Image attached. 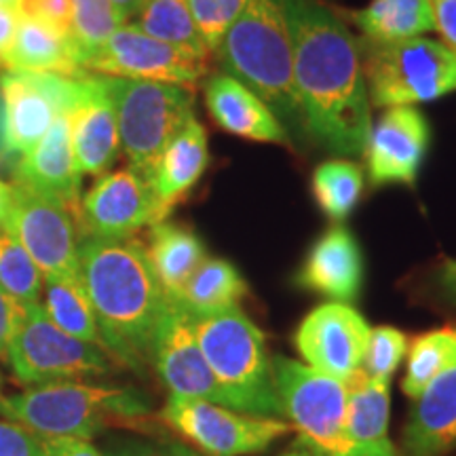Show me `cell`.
<instances>
[{"label":"cell","instance_id":"cell-1","mask_svg":"<svg viewBox=\"0 0 456 456\" xmlns=\"http://www.w3.org/2000/svg\"><path fill=\"white\" fill-rule=\"evenodd\" d=\"M302 131L338 157L363 155L372 127L362 45L319 0H285Z\"/></svg>","mask_w":456,"mask_h":456},{"label":"cell","instance_id":"cell-2","mask_svg":"<svg viewBox=\"0 0 456 456\" xmlns=\"http://www.w3.org/2000/svg\"><path fill=\"white\" fill-rule=\"evenodd\" d=\"M78 266L106 353L142 374L151 363L152 340L169 298L146 243L134 237H83Z\"/></svg>","mask_w":456,"mask_h":456},{"label":"cell","instance_id":"cell-3","mask_svg":"<svg viewBox=\"0 0 456 456\" xmlns=\"http://www.w3.org/2000/svg\"><path fill=\"white\" fill-rule=\"evenodd\" d=\"M226 74L252 89L283 125L302 129L285 0H245L216 47Z\"/></svg>","mask_w":456,"mask_h":456},{"label":"cell","instance_id":"cell-4","mask_svg":"<svg viewBox=\"0 0 456 456\" xmlns=\"http://www.w3.org/2000/svg\"><path fill=\"white\" fill-rule=\"evenodd\" d=\"M152 410L146 393L134 387L57 380L28 387L15 395L0 393V419L21 425L41 440H91L112 419H140Z\"/></svg>","mask_w":456,"mask_h":456},{"label":"cell","instance_id":"cell-5","mask_svg":"<svg viewBox=\"0 0 456 456\" xmlns=\"http://www.w3.org/2000/svg\"><path fill=\"white\" fill-rule=\"evenodd\" d=\"M192 322L205 362L231 397L232 410L283 419L266 338L241 306L214 315H192Z\"/></svg>","mask_w":456,"mask_h":456},{"label":"cell","instance_id":"cell-6","mask_svg":"<svg viewBox=\"0 0 456 456\" xmlns=\"http://www.w3.org/2000/svg\"><path fill=\"white\" fill-rule=\"evenodd\" d=\"M114 112L129 167L148 180L163 148L195 117V91L184 85L100 74Z\"/></svg>","mask_w":456,"mask_h":456},{"label":"cell","instance_id":"cell-7","mask_svg":"<svg viewBox=\"0 0 456 456\" xmlns=\"http://www.w3.org/2000/svg\"><path fill=\"white\" fill-rule=\"evenodd\" d=\"M362 57L370 104L376 108L425 104L456 91V53L433 38L368 41Z\"/></svg>","mask_w":456,"mask_h":456},{"label":"cell","instance_id":"cell-8","mask_svg":"<svg viewBox=\"0 0 456 456\" xmlns=\"http://www.w3.org/2000/svg\"><path fill=\"white\" fill-rule=\"evenodd\" d=\"M273 372L298 446L313 456H363L346 429L349 383L283 355L273 357Z\"/></svg>","mask_w":456,"mask_h":456},{"label":"cell","instance_id":"cell-9","mask_svg":"<svg viewBox=\"0 0 456 456\" xmlns=\"http://www.w3.org/2000/svg\"><path fill=\"white\" fill-rule=\"evenodd\" d=\"M4 359L13 379L24 387L112 374L110 355L102 346L66 334L51 322L41 305L24 309Z\"/></svg>","mask_w":456,"mask_h":456},{"label":"cell","instance_id":"cell-10","mask_svg":"<svg viewBox=\"0 0 456 456\" xmlns=\"http://www.w3.org/2000/svg\"><path fill=\"white\" fill-rule=\"evenodd\" d=\"M159 416L209 456L260 454L294 431L283 419L252 416L205 399L180 395H169Z\"/></svg>","mask_w":456,"mask_h":456},{"label":"cell","instance_id":"cell-11","mask_svg":"<svg viewBox=\"0 0 456 456\" xmlns=\"http://www.w3.org/2000/svg\"><path fill=\"white\" fill-rule=\"evenodd\" d=\"M3 231L30 254L45 277H81L77 220L61 203L15 184Z\"/></svg>","mask_w":456,"mask_h":456},{"label":"cell","instance_id":"cell-12","mask_svg":"<svg viewBox=\"0 0 456 456\" xmlns=\"http://www.w3.org/2000/svg\"><path fill=\"white\" fill-rule=\"evenodd\" d=\"M151 363L169 389V395L205 399L232 410L231 397L205 362L195 334L192 313L174 296L167 298V306L159 322L152 340Z\"/></svg>","mask_w":456,"mask_h":456},{"label":"cell","instance_id":"cell-13","mask_svg":"<svg viewBox=\"0 0 456 456\" xmlns=\"http://www.w3.org/2000/svg\"><path fill=\"white\" fill-rule=\"evenodd\" d=\"M370 330L355 306L330 300L302 319L294 346L309 368L349 383L363 366Z\"/></svg>","mask_w":456,"mask_h":456},{"label":"cell","instance_id":"cell-14","mask_svg":"<svg viewBox=\"0 0 456 456\" xmlns=\"http://www.w3.org/2000/svg\"><path fill=\"white\" fill-rule=\"evenodd\" d=\"M83 70L192 87L208 74V60L157 41L134 24H123Z\"/></svg>","mask_w":456,"mask_h":456},{"label":"cell","instance_id":"cell-15","mask_svg":"<svg viewBox=\"0 0 456 456\" xmlns=\"http://www.w3.org/2000/svg\"><path fill=\"white\" fill-rule=\"evenodd\" d=\"M163 220L148 180L129 167L100 175L81 197L77 224L83 237L131 239Z\"/></svg>","mask_w":456,"mask_h":456},{"label":"cell","instance_id":"cell-16","mask_svg":"<svg viewBox=\"0 0 456 456\" xmlns=\"http://www.w3.org/2000/svg\"><path fill=\"white\" fill-rule=\"evenodd\" d=\"M431 144V125L416 106H391L370 127L366 157L372 186H414Z\"/></svg>","mask_w":456,"mask_h":456},{"label":"cell","instance_id":"cell-17","mask_svg":"<svg viewBox=\"0 0 456 456\" xmlns=\"http://www.w3.org/2000/svg\"><path fill=\"white\" fill-rule=\"evenodd\" d=\"M363 252L346 226L336 224L323 231L294 275V285L332 302H355L363 285Z\"/></svg>","mask_w":456,"mask_h":456},{"label":"cell","instance_id":"cell-18","mask_svg":"<svg viewBox=\"0 0 456 456\" xmlns=\"http://www.w3.org/2000/svg\"><path fill=\"white\" fill-rule=\"evenodd\" d=\"M11 178L15 184L32 188L38 195L61 203L74 220L78 218L83 174L74 159L68 112L57 114L41 142L21 157Z\"/></svg>","mask_w":456,"mask_h":456},{"label":"cell","instance_id":"cell-19","mask_svg":"<svg viewBox=\"0 0 456 456\" xmlns=\"http://www.w3.org/2000/svg\"><path fill=\"white\" fill-rule=\"evenodd\" d=\"M81 98L68 112L74 159L83 175H104L121 152L117 112L98 72L81 70Z\"/></svg>","mask_w":456,"mask_h":456},{"label":"cell","instance_id":"cell-20","mask_svg":"<svg viewBox=\"0 0 456 456\" xmlns=\"http://www.w3.org/2000/svg\"><path fill=\"white\" fill-rule=\"evenodd\" d=\"M203 94L209 117L226 134L265 144H289V131L275 112L231 74H212Z\"/></svg>","mask_w":456,"mask_h":456},{"label":"cell","instance_id":"cell-21","mask_svg":"<svg viewBox=\"0 0 456 456\" xmlns=\"http://www.w3.org/2000/svg\"><path fill=\"white\" fill-rule=\"evenodd\" d=\"M209 165L208 131L197 117H191L167 142L161 157L148 175L159 209L167 220L175 205H180L199 184Z\"/></svg>","mask_w":456,"mask_h":456},{"label":"cell","instance_id":"cell-22","mask_svg":"<svg viewBox=\"0 0 456 456\" xmlns=\"http://www.w3.org/2000/svg\"><path fill=\"white\" fill-rule=\"evenodd\" d=\"M402 444L406 456H446L456 448V368L414 399Z\"/></svg>","mask_w":456,"mask_h":456},{"label":"cell","instance_id":"cell-23","mask_svg":"<svg viewBox=\"0 0 456 456\" xmlns=\"http://www.w3.org/2000/svg\"><path fill=\"white\" fill-rule=\"evenodd\" d=\"M389 383L363 372L349 380L346 429L363 456H399L389 440Z\"/></svg>","mask_w":456,"mask_h":456},{"label":"cell","instance_id":"cell-24","mask_svg":"<svg viewBox=\"0 0 456 456\" xmlns=\"http://www.w3.org/2000/svg\"><path fill=\"white\" fill-rule=\"evenodd\" d=\"M146 252L165 294L174 298H180L188 279L208 258L201 237L192 228L169 220L151 226Z\"/></svg>","mask_w":456,"mask_h":456},{"label":"cell","instance_id":"cell-25","mask_svg":"<svg viewBox=\"0 0 456 456\" xmlns=\"http://www.w3.org/2000/svg\"><path fill=\"white\" fill-rule=\"evenodd\" d=\"M3 70L53 72L72 77L83 68H78L74 47L66 37L43 26L41 21L21 15Z\"/></svg>","mask_w":456,"mask_h":456},{"label":"cell","instance_id":"cell-26","mask_svg":"<svg viewBox=\"0 0 456 456\" xmlns=\"http://www.w3.org/2000/svg\"><path fill=\"white\" fill-rule=\"evenodd\" d=\"M349 17L370 43H397L436 30L429 0H372Z\"/></svg>","mask_w":456,"mask_h":456},{"label":"cell","instance_id":"cell-27","mask_svg":"<svg viewBox=\"0 0 456 456\" xmlns=\"http://www.w3.org/2000/svg\"><path fill=\"white\" fill-rule=\"evenodd\" d=\"M248 281L232 262L224 258H205L201 266L188 279L180 300L192 315H214V313L239 309Z\"/></svg>","mask_w":456,"mask_h":456},{"label":"cell","instance_id":"cell-28","mask_svg":"<svg viewBox=\"0 0 456 456\" xmlns=\"http://www.w3.org/2000/svg\"><path fill=\"white\" fill-rule=\"evenodd\" d=\"M41 306L51 322L66 334L104 349L98 319L81 277H45Z\"/></svg>","mask_w":456,"mask_h":456},{"label":"cell","instance_id":"cell-29","mask_svg":"<svg viewBox=\"0 0 456 456\" xmlns=\"http://www.w3.org/2000/svg\"><path fill=\"white\" fill-rule=\"evenodd\" d=\"M131 24L157 41L174 45L188 53L208 60L209 51L188 0H148L138 13L131 17Z\"/></svg>","mask_w":456,"mask_h":456},{"label":"cell","instance_id":"cell-30","mask_svg":"<svg viewBox=\"0 0 456 456\" xmlns=\"http://www.w3.org/2000/svg\"><path fill=\"white\" fill-rule=\"evenodd\" d=\"M406 357L402 389L416 399L433 380L456 368V328L444 326L416 336Z\"/></svg>","mask_w":456,"mask_h":456},{"label":"cell","instance_id":"cell-31","mask_svg":"<svg viewBox=\"0 0 456 456\" xmlns=\"http://www.w3.org/2000/svg\"><path fill=\"white\" fill-rule=\"evenodd\" d=\"M311 192L322 214L342 224L362 199L363 169L342 157L319 163L311 175Z\"/></svg>","mask_w":456,"mask_h":456},{"label":"cell","instance_id":"cell-32","mask_svg":"<svg viewBox=\"0 0 456 456\" xmlns=\"http://www.w3.org/2000/svg\"><path fill=\"white\" fill-rule=\"evenodd\" d=\"M123 24L125 17L112 0H72V47L78 68H85Z\"/></svg>","mask_w":456,"mask_h":456},{"label":"cell","instance_id":"cell-33","mask_svg":"<svg viewBox=\"0 0 456 456\" xmlns=\"http://www.w3.org/2000/svg\"><path fill=\"white\" fill-rule=\"evenodd\" d=\"M45 275L30 258V254L3 232L0 235V288L13 298L21 309L43 302Z\"/></svg>","mask_w":456,"mask_h":456},{"label":"cell","instance_id":"cell-34","mask_svg":"<svg viewBox=\"0 0 456 456\" xmlns=\"http://www.w3.org/2000/svg\"><path fill=\"white\" fill-rule=\"evenodd\" d=\"M408 353V336L393 326H379L370 330L368 351L363 357V368L370 379L391 380L399 363Z\"/></svg>","mask_w":456,"mask_h":456},{"label":"cell","instance_id":"cell-35","mask_svg":"<svg viewBox=\"0 0 456 456\" xmlns=\"http://www.w3.org/2000/svg\"><path fill=\"white\" fill-rule=\"evenodd\" d=\"M188 4L209 51H216L228 26L241 13L245 0H188Z\"/></svg>","mask_w":456,"mask_h":456},{"label":"cell","instance_id":"cell-36","mask_svg":"<svg viewBox=\"0 0 456 456\" xmlns=\"http://www.w3.org/2000/svg\"><path fill=\"white\" fill-rule=\"evenodd\" d=\"M21 15L41 21L72 43V0H20Z\"/></svg>","mask_w":456,"mask_h":456},{"label":"cell","instance_id":"cell-37","mask_svg":"<svg viewBox=\"0 0 456 456\" xmlns=\"http://www.w3.org/2000/svg\"><path fill=\"white\" fill-rule=\"evenodd\" d=\"M0 456H47L41 437L21 425L0 419Z\"/></svg>","mask_w":456,"mask_h":456},{"label":"cell","instance_id":"cell-38","mask_svg":"<svg viewBox=\"0 0 456 456\" xmlns=\"http://www.w3.org/2000/svg\"><path fill=\"white\" fill-rule=\"evenodd\" d=\"M108 456H203L180 442H127L112 448Z\"/></svg>","mask_w":456,"mask_h":456},{"label":"cell","instance_id":"cell-39","mask_svg":"<svg viewBox=\"0 0 456 456\" xmlns=\"http://www.w3.org/2000/svg\"><path fill=\"white\" fill-rule=\"evenodd\" d=\"M21 317H24V309L0 288V357L7 355V349L17 328H20Z\"/></svg>","mask_w":456,"mask_h":456},{"label":"cell","instance_id":"cell-40","mask_svg":"<svg viewBox=\"0 0 456 456\" xmlns=\"http://www.w3.org/2000/svg\"><path fill=\"white\" fill-rule=\"evenodd\" d=\"M436 30L442 41L456 53V0H429Z\"/></svg>","mask_w":456,"mask_h":456},{"label":"cell","instance_id":"cell-41","mask_svg":"<svg viewBox=\"0 0 456 456\" xmlns=\"http://www.w3.org/2000/svg\"><path fill=\"white\" fill-rule=\"evenodd\" d=\"M21 11L15 3H0V70L4 68V60L13 45L17 26H20Z\"/></svg>","mask_w":456,"mask_h":456},{"label":"cell","instance_id":"cell-42","mask_svg":"<svg viewBox=\"0 0 456 456\" xmlns=\"http://www.w3.org/2000/svg\"><path fill=\"white\" fill-rule=\"evenodd\" d=\"M41 442L47 456H104L89 440H78V437H55Z\"/></svg>","mask_w":456,"mask_h":456},{"label":"cell","instance_id":"cell-43","mask_svg":"<svg viewBox=\"0 0 456 456\" xmlns=\"http://www.w3.org/2000/svg\"><path fill=\"white\" fill-rule=\"evenodd\" d=\"M20 163V159L13 155L9 144V127H7V112H4V102L0 95V171L7 175H13V171Z\"/></svg>","mask_w":456,"mask_h":456},{"label":"cell","instance_id":"cell-44","mask_svg":"<svg viewBox=\"0 0 456 456\" xmlns=\"http://www.w3.org/2000/svg\"><path fill=\"white\" fill-rule=\"evenodd\" d=\"M437 283H440L442 292L456 305V258L442 262L437 269Z\"/></svg>","mask_w":456,"mask_h":456},{"label":"cell","instance_id":"cell-45","mask_svg":"<svg viewBox=\"0 0 456 456\" xmlns=\"http://www.w3.org/2000/svg\"><path fill=\"white\" fill-rule=\"evenodd\" d=\"M11 201H13V186L9 182L0 180V226L7 222V216L11 212Z\"/></svg>","mask_w":456,"mask_h":456},{"label":"cell","instance_id":"cell-46","mask_svg":"<svg viewBox=\"0 0 456 456\" xmlns=\"http://www.w3.org/2000/svg\"><path fill=\"white\" fill-rule=\"evenodd\" d=\"M112 3H114V7L121 11V15L125 17V21H127L135 13H138L142 7H144L148 0H112Z\"/></svg>","mask_w":456,"mask_h":456},{"label":"cell","instance_id":"cell-47","mask_svg":"<svg viewBox=\"0 0 456 456\" xmlns=\"http://www.w3.org/2000/svg\"><path fill=\"white\" fill-rule=\"evenodd\" d=\"M281 456H313V454H311V452H306L305 448H302V446H298V444H296L294 448H289L288 452H283Z\"/></svg>","mask_w":456,"mask_h":456},{"label":"cell","instance_id":"cell-48","mask_svg":"<svg viewBox=\"0 0 456 456\" xmlns=\"http://www.w3.org/2000/svg\"><path fill=\"white\" fill-rule=\"evenodd\" d=\"M3 3H15L17 4V3H20V0H3Z\"/></svg>","mask_w":456,"mask_h":456},{"label":"cell","instance_id":"cell-49","mask_svg":"<svg viewBox=\"0 0 456 456\" xmlns=\"http://www.w3.org/2000/svg\"><path fill=\"white\" fill-rule=\"evenodd\" d=\"M0 385H3V376H0Z\"/></svg>","mask_w":456,"mask_h":456},{"label":"cell","instance_id":"cell-50","mask_svg":"<svg viewBox=\"0 0 456 456\" xmlns=\"http://www.w3.org/2000/svg\"><path fill=\"white\" fill-rule=\"evenodd\" d=\"M0 3H3V0H0Z\"/></svg>","mask_w":456,"mask_h":456}]
</instances>
